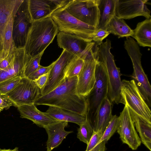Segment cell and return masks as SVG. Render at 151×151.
Here are the masks:
<instances>
[{
  "instance_id": "1",
  "label": "cell",
  "mask_w": 151,
  "mask_h": 151,
  "mask_svg": "<svg viewBox=\"0 0 151 151\" xmlns=\"http://www.w3.org/2000/svg\"><path fill=\"white\" fill-rule=\"evenodd\" d=\"M77 76L65 78L52 91L40 96L35 101L36 105L53 106L80 114L86 115L87 103L85 97L79 95L76 86Z\"/></svg>"
},
{
  "instance_id": "2",
  "label": "cell",
  "mask_w": 151,
  "mask_h": 151,
  "mask_svg": "<svg viewBox=\"0 0 151 151\" xmlns=\"http://www.w3.org/2000/svg\"><path fill=\"white\" fill-rule=\"evenodd\" d=\"M58 32L57 25L51 17L33 21L24 47L25 52L32 58L44 52Z\"/></svg>"
},
{
  "instance_id": "3",
  "label": "cell",
  "mask_w": 151,
  "mask_h": 151,
  "mask_svg": "<svg viewBox=\"0 0 151 151\" xmlns=\"http://www.w3.org/2000/svg\"><path fill=\"white\" fill-rule=\"evenodd\" d=\"M111 41L108 39L99 45L98 61L104 65L107 76L109 91L108 97L112 104L121 103L122 81L120 68L115 62L110 50Z\"/></svg>"
},
{
  "instance_id": "4",
  "label": "cell",
  "mask_w": 151,
  "mask_h": 151,
  "mask_svg": "<svg viewBox=\"0 0 151 151\" xmlns=\"http://www.w3.org/2000/svg\"><path fill=\"white\" fill-rule=\"evenodd\" d=\"M95 79L93 89L85 97L87 103L86 115L92 126L101 105L108 97V94L106 70L104 65L98 61L96 68Z\"/></svg>"
},
{
  "instance_id": "5",
  "label": "cell",
  "mask_w": 151,
  "mask_h": 151,
  "mask_svg": "<svg viewBox=\"0 0 151 151\" xmlns=\"http://www.w3.org/2000/svg\"><path fill=\"white\" fill-rule=\"evenodd\" d=\"M124 48L132 60L133 72L131 77L148 106H151V86L142 68L141 59L142 56L137 43L133 38L126 37Z\"/></svg>"
},
{
  "instance_id": "6",
  "label": "cell",
  "mask_w": 151,
  "mask_h": 151,
  "mask_svg": "<svg viewBox=\"0 0 151 151\" xmlns=\"http://www.w3.org/2000/svg\"><path fill=\"white\" fill-rule=\"evenodd\" d=\"M121 87V101L130 111L144 121L151 124L150 109L134 81L123 80Z\"/></svg>"
},
{
  "instance_id": "7",
  "label": "cell",
  "mask_w": 151,
  "mask_h": 151,
  "mask_svg": "<svg viewBox=\"0 0 151 151\" xmlns=\"http://www.w3.org/2000/svg\"><path fill=\"white\" fill-rule=\"evenodd\" d=\"M51 17L60 32L74 35L88 42H92V35L96 28L78 20L63 7L56 10Z\"/></svg>"
},
{
  "instance_id": "8",
  "label": "cell",
  "mask_w": 151,
  "mask_h": 151,
  "mask_svg": "<svg viewBox=\"0 0 151 151\" xmlns=\"http://www.w3.org/2000/svg\"><path fill=\"white\" fill-rule=\"evenodd\" d=\"M98 48L95 43L84 61L78 74L76 88L78 93L86 97L93 89L95 82V70L98 62Z\"/></svg>"
},
{
  "instance_id": "9",
  "label": "cell",
  "mask_w": 151,
  "mask_h": 151,
  "mask_svg": "<svg viewBox=\"0 0 151 151\" xmlns=\"http://www.w3.org/2000/svg\"><path fill=\"white\" fill-rule=\"evenodd\" d=\"M63 8L78 20L96 28L99 16L98 0H70Z\"/></svg>"
},
{
  "instance_id": "10",
  "label": "cell",
  "mask_w": 151,
  "mask_h": 151,
  "mask_svg": "<svg viewBox=\"0 0 151 151\" xmlns=\"http://www.w3.org/2000/svg\"><path fill=\"white\" fill-rule=\"evenodd\" d=\"M32 22L29 9L28 0H24L13 17L12 37L16 48H24Z\"/></svg>"
},
{
  "instance_id": "11",
  "label": "cell",
  "mask_w": 151,
  "mask_h": 151,
  "mask_svg": "<svg viewBox=\"0 0 151 151\" xmlns=\"http://www.w3.org/2000/svg\"><path fill=\"white\" fill-rule=\"evenodd\" d=\"M5 96L12 102L13 106L34 103L40 96V89L34 81L28 78H21L15 87Z\"/></svg>"
},
{
  "instance_id": "12",
  "label": "cell",
  "mask_w": 151,
  "mask_h": 151,
  "mask_svg": "<svg viewBox=\"0 0 151 151\" xmlns=\"http://www.w3.org/2000/svg\"><path fill=\"white\" fill-rule=\"evenodd\" d=\"M75 56L66 50H63L59 58L54 61L48 73L46 83L40 90V96L51 92L64 81L68 66Z\"/></svg>"
},
{
  "instance_id": "13",
  "label": "cell",
  "mask_w": 151,
  "mask_h": 151,
  "mask_svg": "<svg viewBox=\"0 0 151 151\" xmlns=\"http://www.w3.org/2000/svg\"><path fill=\"white\" fill-rule=\"evenodd\" d=\"M119 119L117 132L122 141L132 150H136L142 142L136 130L129 109L127 106L125 105L120 113Z\"/></svg>"
},
{
  "instance_id": "14",
  "label": "cell",
  "mask_w": 151,
  "mask_h": 151,
  "mask_svg": "<svg viewBox=\"0 0 151 151\" xmlns=\"http://www.w3.org/2000/svg\"><path fill=\"white\" fill-rule=\"evenodd\" d=\"M58 46L83 60L90 53L95 44L87 42L74 35L60 32L57 34Z\"/></svg>"
},
{
  "instance_id": "15",
  "label": "cell",
  "mask_w": 151,
  "mask_h": 151,
  "mask_svg": "<svg viewBox=\"0 0 151 151\" xmlns=\"http://www.w3.org/2000/svg\"><path fill=\"white\" fill-rule=\"evenodd\" d=\"M148 0H116L115 15L122 19H130L139 16L151 18L150 11L146 4Z\"/></svg>"
},
{
  "instance_id": "16",
  "label": "cell",
  "mask_w": 151,
  "mask_h": 151,
  "mask_svg": "<svg viewBox=\"0 0 151 151\" xmlns=\"http://www.w3.org/2000/svg\"><path fill=\"white\" fill-rule=\"evenodd\" d=\"M31 58L24 48L15 47L14 59L11 64L5 69H0V82L14 77H24L25 68Z\"/></svg>"
},
{
  "instance_id": "17",
  "label": "cell",
  "mask_w": 151,
  "mask_h": 151,
  "mask_svg": "<svg viewBox=\"0 0 151 151\" xmlns=\"http://www.w3.org/2000/svg\"><path fill=\"white\" fill-rule=\"evenodd\" d=\"M68 124L67 122L57 121L44 127L48 135L47 151H51L58 146L69 134L72 132V131L65 130V128Z\"/></svg>"
},
{
  "instance_id": "18",
  "label": "cell",
  "mask_w": 151,
  "mask_h": 151,
  "mask_svg": "<svg viewBox=\"0 0 151 151\" xmlns=\"http://www.w3.org/2000/svg\"><path fill=\"white\" fill-rule=\"evenodd\" d=\"M34 104L23 105L17 107L21 117L30 120L38 126L44 128L47 125L57 121L39 111Z\"/></svg>"
},
{
  "instance_id": "19",
  "label": "cell",
  "mask_w": 151,
  "mask_h": 151,
  "mask_svg": "<svg viewBox=\"0 0 151 151\" xmlns=\"http://www.w3.org/2000/svg\"><path fill=\"white\" fill-rule=\"evenodd\" d=\"M24 0H0V53L2 50L4 31L7 22L15 14Z\"/></svg>"
},
{
  "instance_id": "20",
  "label": "cell",
  "mask_w": 151,
  "mask_h": 151,
  "mask_svg": "<svg viewBox=\"0 0 151 151\" xmlns=\"http://www.w3.org/2000/svg\"><path fill=\"white\" fill-rule=\"evenodd\" d=\"M113 104L108 97L103 101L96 114L93 125L94 132L103 134L112 116Z\"/></svg>"
},
{
  "instance_id": "21",
  "label": "cell",
  "mask_w": 151,
  "mask_h": 151,
  "mask_svg": "<svg viewBox=\"0 0 151 151\" xmlns=\"http://www.w3.org/2000/svg\"><path fill=\"white\" fill-rule=\"evenodd\" d=\"M45 113L56 121L72 122L79 126L82 124L87 119L86 115L79 114L53 106H49Z\"/></svg>"
},
{
  "instance_id": "22",
  "label": "cell",
  "mask_w": 151,
  "mask_h": 151,
  "mask_svg": "<svg viewBox=\"0 0 151 151\" xmlns=\"http://www.w3.org/2000/svg\"><path fill=\"white\" fill-rule=\"evenodd\" d=\"M116 0H98L99 16L96 29H106L107 24L115 15Z\"/></svg>"
},
{
  "instance_id": "23",
  "label": "cell",
  "mask_w": 151,
  "mask_h": 151,
  "mask_svg": "<svg viewBox=\"0 0 151 151\" xmlns=\"http://www.w3.org/2000/svg\"><path fill=\"white\" fill-rule=\"evenodd\" d=\"M28 7L33 21L50 17L54 12L49 0H28Z\"/></svg>"
},
{
  "instance_id": "24",
  "label": "cell",
  "mask_w": 151,
  "mask_h": 151,
  "mask_svg": "<svg viewBox=\"0 0 151 151\" xmlns=\"http://www.w3.org/2000/svg\"><path fill=\"white\" fill-rule=\"evenodd\" d=\"M132 37L138 45L143 47H151V19H146L138 23L133 30Z\"/></svg>"
},
{
  "instance_id": "25",
  "label": "cell",
  "mask_w": 151,
  "mask_h": 151,
  "mask_svg": "<svg viewBox=\"0 0 151 151\" xmlns=\"http://www.w3.org/2000/svg\"><path fill=\"white\" fill-rule=\"evenodd\" d=\"M15 14L10 17L4 31L2 48L0 53V60L9 57L14 51L15 47L13 42L12 31L13 17Z\"/></svg>"
},
{
  "instance_id": "26",
  "label": "cell",
  "mask_w": 151,
  "mask_h": 151,
  "mask_svg": "<svg viewBox=\"0 0 151 151\" xmlns=\"http://www.w3.org/2000/svg\"><path fill=\"white\" fill-rule=\"evenodd\" d=\"M130 111L135 127L139 134L141 142L151 151V124L144 121Z\"/></svg>"
},
{
  "instance_id": "27",
  "label": "cell",
  "mask_w": 151,
  "mask_h": 151,
  "mask_svg": "<svg viewBox=\"0 0 151 151\" xmlns=\"http://www.w3.org/2000/svg\"><path fill=\"white\" fill-rule=\"evenodd\" d=\"M106 29L118 36V38L128 37L132 36V30L126 24L123 19L119 18L114 15L107 25Z\"/></svg>"
},
{
  "instance_id": "28",
  "label": "cell",
  "mask_w": 151,
  "mask_h": 151,
  "mask_svg": "<svg viewBox=\"0 0 151 151\" xmlns=\"http://www.w3.org/2000/svg\"><path fill=\"white\" fill-rule=\"evenodd\" d=\"M78 129L77 137L87 145L89 143L94 132L92 126L87 118Z\"/></svg>"
},
{
  "instance_id": "29",
  "label": "cell",
  "mask_w": 151,
  "mask_h": 151,
  "mask_svg": "<svg viewBox=\"0 0 151 151\" xmlns=\"http://www.w3.org/2000/svg\"><path fill=\"white\" fill-rule=\"evenodd\" d=\"M84 61L82 58L75 56L68 66L65 78L78 76L83 67Z\"/></svg>"
},
{
  "instance_id": "30",
  "label": "cell",
  "mask_w": 151,
  "mask_h": 151,
  "mask_svg": "<svg viewBox=\"0 0 151 151\" xmlns=\"http://www.w3.org/2000/svg\"><path fill=\"white\" fill-rule=\"evenodd\" d=\"M103 134L100 132L94 131L85 151H105L106 143L104 141H99Z\"/></svg>"
},
{
  "instance_id": "31",
  "label": "cell",
  "mask_w": 151,
  "mask_h": 151,
  "mask_svg": "<svg viewBox=\"0 0 151 151\" xmlns=\"http://www.w3.org/2000/svg\"><path fill=\"white\" fill-rule=\"evenodd\" d=\"M119 123V116L116 115H112L110 122L104 132L99 141H104L106 143L117 131Z\"/></svg>"
},
{
  "instance_id": "32",
  "label": "cell",
  "mask_w": 151,
  "mask_h": 151,
  "mask_svg": "<svg viewBox=\"0 0 151 151\" xmlns=\"http://www.w3.org/2000/svg\"><path fill=\"white\" fill-rule=\"evenodd\" d=\"M44 52L38 55L31 58L27 65L24 72V77L28 78L33 72L38 69L40 66V62Z\"/></svg>"
},
{
  "instance_id": "33",
  "label": "cell",
  "mask_w": 151,
  "mask_h": 151,
  "mask_svg": "<svg viewBox=\"0 0 151 151\" xmlns=\"http://www.w3.org/2000/svg\"><path fill=\"white\" fill-rule=\"evenodd\" d=\"M21 78L14 77L0 82V95H5L13 89Z\"/></svg>"
},
{
  "instance_id": "34",
  "label": "cell",
  "mask_w": 151,
  "mask_h": 151,
  "mask_svg": "<svg viewBox=\"0 0 151 151\" xmlns=\"http://www.w3.org/2000/svg\"><path fill=\"white\" fill-rule=\"evenodd\" d=\"M110 33L106 29H96L92 35V41L97 45H100L103 43V40Z\"/></svg>"
},
{
  "instance_id": "35",
  "label": "cell",
  "mask_w": 151,
  "mask_h": 151,
  "mask_svg": "<svg viewBox=\"0 0 151 151\" xmlns=\"http://www.w3.org/2000/svg\"><path fill=\"white\" fill-rule=\"evenodd\" d=\"M54 63V62L47 67L41 65L38 69L31 74L28 78L30 80L35 81L41 76L48 73Z\"/></svg>"
},
{
  "instance_id": "36",
  "label": "cell",
  "mask_w": 151,
  "mask_h": 151,
  "mask_svg": "<svg viewBox=\"0 0 151 151\" xmlns=\"http://www.w3.org/2000/svg\"><path fill=\"white\" fill-rule=\"evenodd\" d=\"M13 106L11 101L4 95H0V112L5 109L7 110Z\"/></svg>"
},
{
  "instance_id": "37",
  "label": "cell",
  "mask_w": 151,
  "mask_h": 151,
  "mask_svg": "<svg viewBox=\"0 0 151 151\" xmlns=\"http://www.w3.org/2000/svg\"><path fill=\"white\" fill-rule=\"evenodd\" d=\"M48 73L44 74L40 77L34 81L37 87L41 90L45 85L47 81Z\"/></svg>"
},
{
  "instance_id": "38",
  "label": "cell",
  "mask_w": 151,
  "mask_h": 151,
  "mask_svg": "<svg viewBox=\"0 0 151 151\" xmlns=\"http://www.w3.org/2000/svg\"><path fill=\"white\" fill-rule=\"evenodd\" d=\"M19 151L18 148L17 147H15L13 149H3L2 151Z\"/></svg>"
},
{
  "instance_id": "39",
  "label": "cell",
  "mask_w": 151,
  "mask_h": 151,
  "mask_svg": "<svg viewBox=\"0 0 151 151\" xmlns=\"http://www.w3.org/2000/svg\"><path fill=\"white\" fill-rule=\"evenodd\" d=\"M3 149H2L1 148H0V151H2V150Z\"/></svg>"
},
{
  "instance_id": "40",
  "label": "cell",
  "mask_w": 151,
  "mask_h": 151,
  "mask_svg": "<svg viewBox=\"0 0 151 151\" xmlns=\"http://www.w3.org/2000/svg\"></svg>"
}]
</instances>
